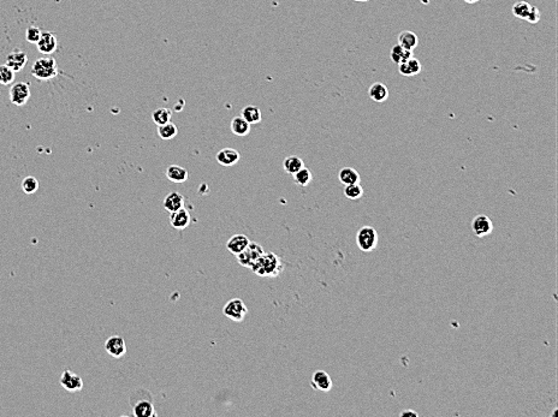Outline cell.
Masks as SVG:
<instances>
[{
    "label": "cell",
    "instance_id": "obj_33",
    "mask_svg": "<svg viewBox=\"0 0 558 417\" xmlns=\"http://www.w3.org/2000/svg\"><path fill=\"white\" fill-rule=\"evenodd\" d=\"M22 189L26 194L28 195L34 194L39 189V181L35 177H33V176L26 177L24 178V181L22 182Z\"/></svg>",
    "mask_w": 558,
    "mask_h": 417
},
{
    "label": "cell",
    "instance_id": "obj_29",
    "mask_svg": "<svg viewBox=\"0 0 558 417\" xmlns=\"http://www.w3.org/2000/svg\"><path fill=\"white\" fill-rule=\"evenodd\" d=\"M344 196L349 200H359L364 196V188L360 183L344 185Z\"/></svg>",
    "mask_w": 558,
    "mask_h": 417
},
{
    "label": "cell",
    "instance_id": "obj_6",
    "mask_svg": "<svg viewBox=\"0 0 558 417\" xmlns=\"http://www.w3.org/2000/svg\"><path fill=\"white\" fill-rule=\"evenodd\" d=\"M30 84L27 82H18L10 88L9 96L11 103L16 106H23L28 102L30 97Z\"/></svg>",
    "mask_w": 558,
    "mask_h": 417
},
{
    "label": "cell",
    "instance_id": "obj_13",
    "mask_svg": "<svg viewBox=\"0 0 558 417\" xmlns=\"http://www.w3.org/2000/svg\"><path fill=\"white\" fill-rule=\"evenodd\" d=\"M215 158H216V161H218V164H220L221 166L231 167L239 163L241 159V155L236 149L224 148L218 152V154H216Z\"/></svg>",
    "mask_w": 558,
    "mask_h": 417
},
{
    "label": "cell",
    "instance_id": "obj_36",
    "mask_svg": "<svg viewBox=\"0 0 558 417\" xmlns=\"http://www.w3.org/2000/svg\"><path fill=\"white\" fill-rule=\"evenodd\" d=\"M399 416L401 417H407V416H411V417H417L419 416V413L416 411H414V410H405V411H402L399 413Z\"/></svg>",
    "mask_w": 558,
    "mask_h": 417
},
{
    "label": "cell",
    "instance_id": "obj_34",
    "mask_svg": "<svg viewBox=\"0 0 558 417\" xmlns=\"http://www.w3.org/2000/svg\"><path fill=\"white\" fill-rule=\"evenodd\" d=\"M41 34L42 32L38 28V27H34V26L28 27L26 30V40L28 41L29 44H36V42L40 40Z\"/></svg>",
    "mask_w": 558,
    "mask_h": 417
},
{
    "label": "cell",
    "instance_id": "obj_35",
    "mask_svg": "<svg viewBox=\"0 0 558 417\" xmlns=\"http://www.w3.org/2000/svg\"><path fill=\"white\" fill-rule=\"evenodd\" d=\"M540 17L541 16H540V11H539V9L536 8V6L532 5V8H530V11H529L528 16H527V18H526V21H527V22L532 23V24H535V23H538L539 21H540Z\"/></svg>",
    "mask_w": 558,
    "mask_h": 417
},
{
    "label": "cell",
    "instance_id": "obj_23",
    "mask_svg": "<svg viewBox=\"0 0 558 417\" xmlns=\"http://www.w3.org/2000/svg\"><path fill=\"white\" fill-rule=\"evenodd\" d=\"M338 179L343 185H349L360 183L361 177H360V173L353 167H343L338 173Z\"/></svg>",
    "mask_w": 558,
    "mask_h": 417
},
{
    "label": "cell",
    "instance_id": "obj_17",
    "mask_svg": "<svg viewBox=\"0 0 558 417\" xmlns=\"http://www.w3.org/2000/svg\"><path fill=\"white\" fill-rule=\"evenodd\" d=\"M421 69H422L421 64H420L419 59H416V58H414V57L409 58V59L405 60V62H403V63L398 64L399 74H401L402 76H407V77L420 74Z\"/></svg>",
    "mask_w": 558,
    "mask_h": 417
},
{
    "label": "cell",
    "instance_id": "obj_20",
    "mask_svg": "<svg viewBox=\"0 0 558 417\" xmlns=\"http://www.w3.org/2000/svg\"><path fill=\"white\" fill-rule=\"evenodd\" d=\"M368 96L376 102H384L389 97V89L382 82L373 83L368 89Z\"/></svg>",
    "mask_w": 558,
    "mask_h": 417
},
{
    "label": "cell",
    "instance_id": "obj_1",
    "mask_svg": "<svg viewBox=\"0 0 558 417\" xmlns=\"http://www.w3.org/2000/svg\"><path fill=\"white\" fill-rule=\"evenodd\" d=\"M255 274L260 276H277L283 269V263L279 256L274 252H264L251 266Z\"/></svg>",
    "mask_w": 558,
    "mask_h": 417
},
{
    "label": "cell",
    "instance_id": "obj_8",
    "mask_svg": "<svg viewBox=\"0 0 558 417\" xmlns=\"http://www.w3.org/2000/svg\"><path fill=\"white\" fill-rule=\"evenodd\" d=\"M472 230L477 237H486L493 231V223L487 215L479 214L472 220Z\"/></svg>",
    "mask_w": 558,
    "mask_h": 417
},
{
    "label": "cell",
    "instance_id": "obj_18",
    "mask_svg": "<svg viewBox=\"0 0 558 417\" xmlns=\"http://www.w3.org/2000/svg\"><path fill=\"white\" fill-rule=\"evenodd\" d=\"M184 207V197L182 194L177 193V191H172V193L167 194V196L164 200V208L167 212L172 213L178 211Z\"/></svg>",
    "mask_w": 558,
    "mask_h": 417
},
{
    "label": "cell",
    "instance_id": "obj_28",
    "mask_svg": "<svg viewBox=\"0 0 558 417\" xmlns=\"http://www.w3.org/2000/svg\"><path fill=\"white\" fill-rule=\"evenodd\" d=\"M177 133H178V129H177V126L173 123H171V121L164 124V125L158 126V135H159V137L163 140L175 138Z\"/></svg>",
    "mask_w": 558,
    "mask_h": 417
},
{
    "label": "cell",
    "instance_id": "obj_22",
    "mask_svg": "<svg viewBox=\"0 0 558 417\" xmlns=\"http://www.w3.org/2000/svg\"><path fill=\"white\" fill-rule=\"evenodd\" d=\"M230 129L231 131H233V133H235L236 136L243 137V136H247L249 132H251V124H249L248 121L242 117V115H237V117H235L233 121H231Z\"/></svg>",
    "mask_w": 558,
    "mask_h": 417
},
{
    "label": "cell",
    "instance_id": "obj_14",
    "mask_svg": "<svg viewBox=\"0 0 558 417\" xmlns=\"http://www.w3.org/2000/svg\"><path fill=\"white\" fill-rule=\"evenodd\" d=\"M190 221H191L190 214H189V212L184 208V207L181 209H178V211L172 212L171 215H170V223H171L173 229H177V230L187 229L189 224H190Z\"/></svg>",
    "mask_w": 558,
    "mask_h": 417
},
{
    "label": "cell",
    "instance_id": "obj_12",
    "mask_svg": "<svg viewBox=\"0 0 558 417\" xmlns=\"http://www.w3.org/2000/svg\"><path fill=\"white\" fill-rule=\"evenodd\" d=\"M36 47L42 54H52L53 52H56L58 47L56 35L51 32H42L40 40L36 42Z\"/></svg>",
    "mask_w": 558,
    "mask_h": 417
},
{
    "label": "cell",
    "instance_id": "obj_31",
    "mask_svg": "<svg viewBox=\"0 0 558 417\" xmlns=\"http://www.w3.org/2000/svg\"><path fill=\"white\" fill-rule=\"evenodd\" d=\"M530 8H532V5H530L529 3L517 2L513 5V9H511V10H513V15L515 17L526 21V18L528 16L530 11Z\"/></svg>",
    "mask_w": 558,
    "mask_h": 417
},
{
    "label": "cell",
    "instance_id": "obj_37",
    "mask_svg": "<svg viewBox=\"0 0 558 417\" xmlns=\"http://www.w3.org/2000/svg\"><path fill=\"white\" fill-rule=\"evenodd\" d=\"M463 2H466L467 4H475V3H478L479 0H463Z\"/></svg>",
    "mask_w": 558,
    "mask_h": 417
},
{
    "label": "cell",
    "instance_id": "obj_16",
    "mask_svg": "<svg viewBox=\"0 0 558 417\" xmlns=\"http://www.w3.org/2000/svg\"><path fill=\"white\" fill-rule=\"evenodd\" d=\"M133 415L136 417H154L157 416L154 405L149 399L139 400L133 407Z\"/></svg>",
    "mask_w": 558,
    "mask_h": 417
},
{
    "label": "cell",
    "instance_id": "obj_38",
    "mask_svg": "<svg viewBox=\"0 0 558 417\" xmlns=\"http://www.w3.org/2000/svg\"><path fill=\"white\" fill-rule=\"evenodd\" d=\"M354 2H358V3H366V2H368V0H354Z\"/></svg>",
    "mask_w": 558,
    "mask_h": 417
},
{
    "label": "cell",
    "instance_id": "obj_25",
    "mask_svg": "<svg viewBox=\"0 0 558 417\" xmlns=\"http://www.w3.org/2000/svg\"><path fill=\"white\" fill-rule=\"evenodd\" d=\"M283 167L284 171L289 175H295L297 171H300L302 167H304V163L301 158L296 157V155H291V157L285 158L284 163H283Z\"/></svg>",
    "mask_w": 558,
    "mask_h": 417
},
{
    "label": "cell",
    "instance_id": "obj_10",
    "mask_svg": "<svg viewBox=\"0 0 558 417\" xmlns=\"http://www.w3.org/2000/svg\"><path fill=\"white\" fill-rule=\"evenodd\" d=\"M28 62V56L21 48H15L14 51L6 57V65L10 66L15 72H20L24 69Z\"/></svg>",
    "mask_w": 558,
    "mask_h": 417
},
{
    "label": "cell",
    "instance_id": "obj_32",
    "mask_svg": "<svg viewBox=\"0 0 558 417\" xmlns=\"http://www.w3.org/2000/svg\"><path fill=\"white\" fill-rule=\"evenodd\" d=\"M15 74L16 72L12 70L10 66H8L6 64L0 65V84L3 86H9L12 82L15 81Z\"/></svg>",
    "mask_w": 558,
    "mask_h": 417
},
{
    "label": "cell",
    "instance_id": "obj_15",
    "mask_svg": "<svg viewBox=\"0 0 558 417\" xmlns=\"http://www.w3.org/2000/svg\"><path fill=\"white\" fill-rule=\"evenodd\" d=\"M249 242H251V240H249L248 237L245 236V234H235L234 237H231V238L228 240L227 248L231 254L237 255L245 250L247 245L249 244Z\"/></svg>",
    "mask_w": 558,
    "mask_h": 417
},
{
    "label": "cell",
    "instance_id": "obj_26",
    "mask_svg": "<svg viewBox=\"0 0 558 417\" xmlns=\"http://www.w3.org/2000/svg\"><path fill=\"white\" fill-rule=\"evenodd\" d=\"M245 119L248 121L249 124H258L261 121V111L260 108L257 107V106H253V105H249V106H246L245 108L242 109V113H241Z\"/></svg>",
    "mask_w": 558,
    "mask_h": 417
},
{
    "label": "cell",
    "instance_id": "obj_11",
    "mask_svg": "<svg viewBox=\"0 0 558 417\" xmlns=\"http://www.w3.org/2000/svg\"><path fill=\"white\" fill-rule=\"evenodd\" d=\"M310 386L315 389V391H322L328 392L332 389L333 382H332L331 376L326 373L325 370H316L313 374L312 379H310Z\"/></svg>",
    "mask_w": 558,
    "mask_h": 417
},
{
    "label": "cell",
    "instance_id": "obj_9",
    "mask_svg": "<svg viewBox=\"0 0 558 417\" xmlns=\"http://www.w3.org/2000/svg\"><path fill=\"white\" fill-rule=\"evenodd\" d=\"M59 382L68 392H78L83 388V380H82V377L77 375V374L72 373L69 369H65L63 371Z\"/></svg>",
    "mask_w": 558,
    "mask_h": 417
},
{
    "label": "cell",
    "instance_id": "obj_24",
    "mask_svg": "<svg viewBox=\"0 0 558 417\" xmlns=\"http://www.w3.org/2000/svg\"><path fill=\"white\" fill-rule=\"evenodd\" d=\"M411 57H413V51L405 50V48L399 46L398 44L396 46H393L391 48V52H390V58H391V60L395 64L403 63Z\"/></svg>",
    "mask_w": 558,
    "mask_h": 417
},
{
    "label": "cell",
    "instance_id": "obj_5",
    "mask_svg": "<svg viewBox=\"0 0 558 417\" xmlns=\"http://www.w3.org/2000/svg\"><path fill=\"white\" fill-rule=\"evenodd\" d=\"M264 252H265L264 248H262L259 243L249 242V244L247 245L245 250L240 252V254H237L236 256L241 266H245V267H248V268H251L252 264L254 263L255 261H257L258 258L264 254Z\"/></svg>",
    "mask_w": 558,
    "mask_h": 417
},
{
    "label": "cell",
    "instance_id": "obj_2",
    "mask_svg": "<svg viewBox=\"0 0 558 417\" xmlns=\"http://www.w3.org/2000/svg\"><path fill=\"white\" fill-rule=\"evenodd\" d=\"M32 75L40 81H50L58 75L57 62L54 58H39L33 64Z\"/></svg>",
    "mask_w": 558,
    "mask_h": 417
},
{
    "label": "cell",
    "instance_id": "obj_7",
    "mask_svg": "<svg viewBox=\"0 0 558 417\" xmlns=\"http://www.w3.org/2000/svg\"><path fill=\"white\" fill-rule=\"evenodd\" d=\"M105 350L114 358H121L127 354V344L123 337L112 336L105 343Z\"/></svg>",
    "mask_w": 558,
    "mask_h": 417
},
{
    "label": "cell",
    "instance_id": "obj_19",
    "mask_svg": "<svg viewBox=\"0 0 558 417\" xmlns=\"http://www.w3.org/2000/svg\"><path fill=\"white\" fill-rule=\"evenodd\" d=\"M166 177L172 183H184L189 177L188 171L184 167L178 165H170L166 170Z\"/></svg>",
    "mask_w": 558,
    "mask_h": 417
},
{
    "label": "cell",
    "instance_id": "obj_4",
    "mask_svg": "<svg viewBox=\"0 0 558 417\" xmlns=\"http://www.w3.org/2000/svg\"><path fill=\"white\" fill-rule=\"evenodd\" d=\"M222 314L235 322H242L248 314V308L241 298H233L224 306Z\"/></svg>",
    "mask_w": 558,
    "mask_h": 417
},
{
    "label": "cell",
    "instance_id": "obj_21",
    "mask_svg": "<svg viewBox=\"0 0 558 417\" xmlns=\"http://www.w3.org/2000/svg\"><path fill=\"white\" fill-rule=\"evenodd\" d=\"M398 45L405 48V50L414 51V48H416L417 45H419V38L414 32L404 30L398 35Z\"/></svg>",
    "mask_w": 558,
    "mask_h": 417
},
{
    "label": "cell",
    "instance_id": "obj_27",
    "mask_svg": "<svg viewBox=\"0 0 558 417\" xmlns=\"http://www.w3.org/2000/svg\"><path fill=\"white\" fill-rule=\"evenodd\" d=\"M171 118H172V112L171 109L169 108H158L155 109L153 114H152V119H153V121L158 126L164 125V124L171 121Z\"/></svg>",
    "mask_w": 558,
    "mask_h": 417
},
{
    "label": "cell",
    "instance_id": "obj_30",
    "mask_svg": "<svg viewBox=\"0 0 558 417\" xmlns=\"http://www.w3.org/2000/svg\"><path fill=\"white\" fill-rule=\"evenodd\" d=\"M292 176H294L295 183H296L298 187H306V185L309 184L313 179L312 172H310L307 167H302L300 171H297Z\"/></svg>",
    "mask_w": 558,
    "mask_h": 417
},
{
    "label": "cell",
    "instance_id": "obj_3",
    "mask_svg": "<svg viewBox=\"0 0 558 417\" xmlns=\"http://www.w3.org/2000/svg\"><path fill=\"white\" fill-rule=\"evenodd\" d=\"M356 243L360 250L364 252H371L378 245V232L374 227L364 226L359 230L356 234Z\"/></svg>",
    "mask_w": 558,
    "mask_h": 417
}]
</instances>
